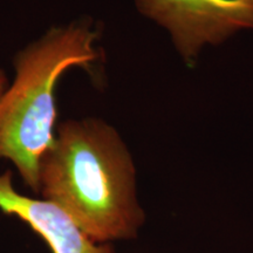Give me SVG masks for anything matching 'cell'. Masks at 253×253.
<instances>
[{"instance_id": "cell-1", "label": "cell", "mask_w": 253, "mask_h": 253, "mask_svg": "<svg viewBox=\"0 0 253 253\" xmlns=\"http://www.w3.org/2000/svg\"><path fill=\"white\" fill-rule=\"evenodd\" d=\"M39 194L96 243L131 239L143 225L132 157L101 119H69L40 164Z\"/></svg>"}, {"instance_id": "cell-2", "label": "cell", "mask_w": 253, "mask_h": 253, "mask_svg": "<svg viewBox=\"0 0 253 253\" xmlns=\"http://www.w3.org/2000/svg\"><path fill=\"white\" fill-rule=\"evenodd\" d=\"M97 40L93 19L80 17L53 25L15 53L14 78L0 96V160L13 164L36 194L41 160L55 138L60 79L73 67L93 68Z\"/></svg>"}, {"instance_id": "cell-3", "label": "cell", "mask_w": 253, "mask_h": 253, "mask_svg": "<svg viewBox=\"0 0 253 253\" xmlns=\"http://www.w3.org/2000/svg\"><path fill=\"white\" fill-rule=\"evenodd\" d=\"M136 8L171 34L176 48L192 62L205 45H218L253 28V0H134Z\"/></svg>"}, {"instance_id": "cell-4", "label": "cell", "mask_w": 253, "mask_h": 253, "mask_svg": "<svg viewBox=\"0 0 253 253\" xmlns=\"http://www.w3.org/2000/svg\"><path fill=\"white\" fill-rule=\"evenodd\" d=\"M0 210L28 224L45 239L53 253H114L109 244L88 237L54 203L18 192L9 170L0 173Z\"/></svg>"}, {"instance_id": "cell-5", "label": "cell", "mask_w": 253, "mask_h": 253, "mask_svg": "<svg viewBox=\"0 0 253 253\" xmlns=\"http://www.w3.org/2000/svg\"><path fill=\"white\" fill-rule=\"evenodd\" d=\"M7 86H8L7 77H6L4 69L0 68V96H1L6 88H7Z\"/></svg>"}]
</instances>
